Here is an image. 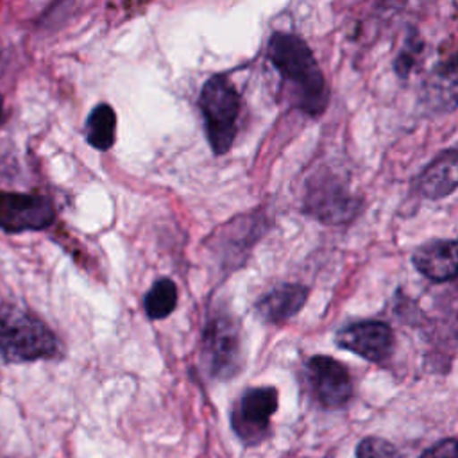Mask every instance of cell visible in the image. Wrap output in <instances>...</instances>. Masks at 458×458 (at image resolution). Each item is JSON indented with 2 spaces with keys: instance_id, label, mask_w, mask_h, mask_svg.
Segmentation results:
<instances>
[{
  "instance_id": "6da1fadb",
  "label": "cell",
  "mask_w": 458,
  "mask_h": 458,
  "mask_svg": "<svg viewBox=\"0 0 458 458\" xmlns=\"http://www.w3.org/2000/svg\"><path fill=\"white\" fill-rule=\"evenodd\" d=\"M267 52L290 89L293 104L311 116L320 114L327 106L329 91L310 47L295 34L276 32L268 41Z\"/></svg>"
},
{
  "instance_id": "7a4b0ae2",
  "label": "cell",
  "mask_w": 458,
  "mask_h": 458,
  "mask_svg": "<svg viewBox=\"0 0 458 458\" xmlns=\"http://www.w3.org/2000/svg\"><path fill=\"white\" fill-rule=\"evenodd\" d=\"M61 352L54 331L27 310L0 302V354L5 361L48 360Z\"/></svg>"
},
{
  "instance_id": "3957f363",
  "label": "cell",
  "mask_w": 458,
  "mask_h": 458,
  "mask_svg": "<svg viewBox=\"0 0 458 458\" xmlns=\"http://www.w3.org/2000/svg\"><path fill=\"white\" fill-rule=\"evenodd\" d=\"M199 106L211 150L225 154L234 141L240 114V95L234 84L220 73L209 77L202 86Z\"/></svg>"
},
{
  "instance_id": "277c9868",
  "label": "cell",
  "mask_w": 458,
  "mask_h": 458,
  "mask_svg": "<svg viewBox=\"0 0 458 458\" xmlns=\"http://www.w3.org/2000/svg\"><path fill=\"white\" fill-rule=\"evenodd\" d=\"M202 356L208 372L216 379H229L242 365V340L236 320L218 311L209 317L202 335Z\"/></svg>"
},
{
  "instance_id": "5b68a950",
  "label": "cell",
  "mask_w": 458,
  "mask_h": 458,
  "mask_svg": "<svg viewBox=\"0 0 458 458\" xmlns=\"http://www.w3.org/2000/svg\"><path fill=\"white\" fill-rule=\"evenodd\" d=\"M277 410V390L274 386L249 388L238 399L231 424L236 437L247 444L256 445L263 442L270 431V417Z\"/></svg>"
},
{
  "instance_id": "8992f818",
  "label": "cell",
  "mask_w": 458,
  "mask_h": 458,
  "mask_svg": "<svg viewBox=\"0 0 458 458\" xmlns=\"http://www.w3.org/2000/svg\"><path fill=\"white\" fill-rule=\"evenodd\" d=\"M55 218L52 202L41 195L0 191V227L7 233L41 231Z\"/></svg>"
},
{
  "instance_id": "52a82bcc",
  "label": "cell",
  "mask_w": 458,
  "mask_h": 458,
  "mask_svg": "<svg viewBox=\"0 0 458 458\" xmlns=\"http://www.w3.org/2000/svg\"><path fill=\"white\" fill-rule=\"evenodd\" d=\"M358 202L333 175L317 177L308 186L306 211L324 224H344L356 213Z\"/></svg>"
},
{
  "instance_id": "ba28073f",
  "label": "cell",
  "mask_w": 458,
  "mask_h": 458,
  "mask_svg": "<svg viewBox=\"0 0 458 458\" xmlns=\"http://www.w3.org/2000/svg\"><path fill=\"white\" fill-rule=\"evenodd\" d=\"M308 379L317 401L326 408L344 406L351 394L352 383L347 369L331 356H311L306 363Z\"/></svg>"
},
{
  "instance_id": "9c48e42d",
  "label": "cell",
  "mask_w": 458,
  "mask_h": 458,
  "mask_svg": "<svg viewBox=\"0 0 458 458\" xmlns=\"http://www.w3.org/2000/svg\"><path fill=\"white\" fill-rule=\"evenodd\" d=\"M340 349H347L369 361H383L394 349L392 329L379 320H361L342 327L335 335Z\"/></svg>"
},
{
  "instance_id": "30bf717a",
  "label": "cell",
  "mask_w": 458,
  "mask_h": 458,
  "mask_svg": "<svg viewBox=\"0 0 458 458\" xmlns=\"http://www.w3.org/2000/svg\"><path fill=\"white\" fill-rule=\"evenodd\" d=\"M420 102L433 114L458 107V59H447L431 68L420 88Z\"/></svg>"
},
{
  "instance_id": "8fae6325",
  "label": "cell",
  "mask_w": 458,
  "mask_h": 458,
  "mask_svg": "<svg viewBox=\"0 0 458 458\" xmlns=\"http://www.w3.org/2000/svg\"><path fill=\"white\" fill-rule=\"evenodd\" d=\"M415 268L428 279L442 283L458 276V240H431L411 256Z\"/></svg>"
},
{
  "instance_id": "7c38bea8",
  "label": "cell",
  "mask_w": 458,
  "mask_h": 458,
  "mask_svg": "<svg viewBox=\"0 0 458 458\" xmlns=\"http://www.w3.org/2000/svg\"><path fill=\"white\" fill-rule=\"evenodd\" d=\"M458 188V148L438 154L417 177V190L431 200L447 197Z\"/></svg>"
},
{
  "instance_id": "4fadbf2b",
  "label": "cell",
  "mask_w": 458,
  "mask_h": 458,
  "mask_svg": "<svg viewBox=\"0 0 458 458\" xmlns=\"http://www.w3.org/2000/svg\"><path fill=\"white\" fill-rule=\"evenodd\" d=\"M308 288L302 284H281L265 293L258 304L256 311L261 320L268 324H281L292 318L306 302Z\"/></svg>"
},
{
  "instance_id": "5bb4252c",
  "label": "cell",
  "mask_w": 458,
  "mask_h": 458,
  "mask_svg": "<svg viewBox=\"0 0 458 458\" xmlns=\"http://www.w3.org/2000/svg\"><path fill=\"white\" fill-rule=\"evenodd\" d=\"M116 138V114L109 104H98L91 109L86 122V140L97 150H107Z\"/></svg>"
},
{
  "instance_id": "9a60e30c",
  "label": "cell",
  "mask_w": 458,
  "mask_h": 458,
  "mask_svg": "<svg viewBox=\"0 0 458 458\" xmlns=\"http://www.w3.org/2000/svg\"><path fill=\"white\" fill-rule=\"evenodd\" d=\"M145 313L152 320L168 317L177 306V286L172 279H157L145 295Z\"/></svg>"
},
{
  "instance_id": "2e32d148",
  "label": "cell",
  "mask_w": 458,
  "mask_h": 458,
  "mask_svg": "<svg viewBox=\"0 0 458 458\" xmlns=\"http://www.w3.org/2000/svg\"><path fill=\"white\" fill-rule=\"evenodd\" d=\"M356 458H403L399 449L379 437H367L356 447Z\"/></svg>"
},
{
  "instance_id": "e0dca14e",
  "label": "cell",
  "mask_w": 458,
  "mask_h": 458,
  "mask_svg": "<svg viewBox=\"0 0 458 458\" xmlns=\"http://www.w3.org/2000/svg\"><path fill=\"white\" fill-rule=\"evenodd\" d=\"M420 458H458V438H445L431 445Z\"/></svg>"
},
{
  "instance_id": "ac0fdd59",
  "label": "cell",
  "mask_w": 458,
  "mask_h": 458,
  "mask_svg": "<svg viewBox=\"0 0 458 458\" xmlns=\"http://www.w3.org/2000/svg\"><path fill=\"white\" fill-rule=\"evenodd\" d=\"M5 120V113H4V100H2V95H0V123Z\"/></svg>"
}]
</instances>
